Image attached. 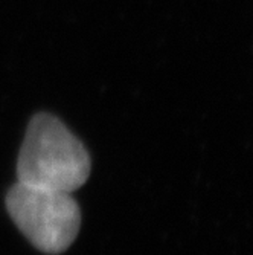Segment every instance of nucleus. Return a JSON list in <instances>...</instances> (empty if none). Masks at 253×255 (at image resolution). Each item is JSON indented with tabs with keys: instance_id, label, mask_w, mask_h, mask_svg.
<instances>
[{
	"instance_id": "nucleus-2",
	"label": "nucleus",
	"mask_w": 253,
	"mask_h": 255,
	"mask_svg": "<svg viewBox=\"0 0 253 255\" xmlns=\"http://www.w3.org/2000/svg\"><path fill=\"white\" fill-rule=\"evenodd\" d=\"M6 208L25 237L46 254L66 251L78 236L81 213L71 193L17 182L6 196Z\"/></svg>"
},
{
	"instance_id": "nucleus-1",
	"label": "nucleus",
	"mask_w": 253,
	"mask_h": 255,
	"mask_svg": "<svg viewBox=\"0 0 253 255\" xmlns=\"http://www.w3.org/2000/svg\"><path fill=\"white\" fill-rule=\"evenodd\" d=\"M88 174L90 156L75 134L54 115H35L20 148L18 182L72 193L83 187Z\"/></svg>"
}]
</instances>
